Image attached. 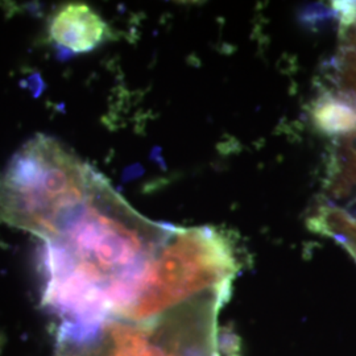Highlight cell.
I'll return each instance as SVG.
<instances>
[{
	"instance_id": "cell-5",
	"label": "cell",
	"mask_w": 356,
	"mask_h": 356,
	"mask_svg": "<svg viewBox=\"0 0 356 356\" xmlns=\"http://www.w3.org/2000/svg\"><path fill=\"white\" fill-rule=\"evenodd\" d=\"M49 35L61 48L73 53H88L98 48L110 32L101 15L90 6L70 3L51 17Z\"/></svg>"
},
{
	"instance_id": "cell-1",
	"label": "cell",
	"mask_w": 356,
	"mask_h": 356,
	"mask_svg": "<svg viewBox=\"0 0 356 356\" xmlns=\"http://www.w3.org/2000/svg\"><path fill=\"white\" fill-rule=\"evenodd\" d=\"M170 229L141 216L101 176L89 201L44 243L42 305L65 327L118 318Z\"/></svg>"
},
{
	"instance_id": "cell-6",
	"label": "cell",
	"mask_w": 356,
	"mask_h": 356,
	"mask_svg": "<svg viewBox=\"0 0 356 356\" xmlns=\"http://www.w3.org/2000/svg\"><path fill=\"white\" fill-rule=\"evenodd\" d=\"M3 343H4V338H3V335L0 332V353H1V348H3Z\"/></svg>"
},
{
	"instance_id": "cell-2",
	"label": "cell",
	"mask_w": 356,
	"mask_h": 356,
	"mask_svg": "<svg viewBox=\"0 0 356 356\" xmlns=\"http://www.w3.org/2000/svg\"><path fill=\"white\" fill-rule=\"evenodd\" d=\"M101 176L63 143L38 135L0 175V220L48 242L89 201Z\"/></svg>"
},
{
	"instance_id": "cell-3",
	"label": "cell",
	"mask_w": 356,
	"mask_h": 356,
	"mask_svg": "<svg viewBox=\"0 0 356 356\" xmlns=\"http://www.w3.org/2000/svg\"><path fill=\"white\" fill-rule=\"evenodd\" d=\"M238 269L236 251L226 235L172 226L139 291L118 319L148 322L202 298L227 297Z\"/></svg>"
},
{
	"instance_id": "cell-4",
	"label": "cell",
	"mask_w": 356,
	"mask_h": 356,
	"mask_svg": "<svg viewBox=\"0 0 356 356\" xmlns=\"http://www.w3.org/2000/svg\"><path fill=\"white\" fill-rule=\"evenodd\" d=\"M227 297L194 301L148 322L107 319L60 327L54 356H220L218 314Z\"/></svg>"
}]
</instances>
